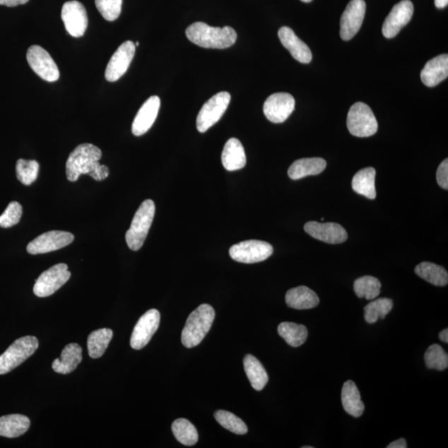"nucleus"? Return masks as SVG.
I'll return each instance as SVG.
<instances>
[{
	"label": "nucleus",
	"mask_w": 448,
	"mask_h": 448,
	"mask_svg": "<svg viewBox=\"0 0 448 448\" xmlns=\"http://www.w3.org/2000/svg\"><path fill=\"white\" fill-rule=\"evenodd\" d=\"M102 151L93 144H81L70 154L66 164V178L71 182L77 181L80 175H88L93 179L102 181L108 177V167L99 163Z\"/></svg>",
	"instance_id": "f257e3e1"
},
{
	"label": "nucleus",
	"mask_w": 448,
	"mask_h": 448,
	"mask_svg": "<svg viewBox=\"0 0 448 448\" xmlns=\"http://www.w3.org/2000/svg\"><path fill=\"white\" fill-rule=\"evenodd\" d=\"M185 33L189 41L204 49H228L235 44L237 37L236 31L230 26L211 27L203 22L193 23Z\"/></svg>",
	"instance_id": "f03ea898"
},
{
	"label": "nucleus",
	"mask_w": 448,
	"mask_h": 448,
	"mask_svg": "<svg viewBox=\"0 0 448 448\" xmlns=\"http://www.w3.org/2000/svg\"><path fill=\"white\" fill-rule=\"evenodd\" d=\"M214 317H216V312L211 305H200L189 314L185 323L182 335H181L182 344L186 348L199 346L211 331Z\"/></svg>",
	"instance_id": "7ed1b4c3"
},
{
	"label": "nucleus",
	"mask_w": 448,
	"mask_h": 448,
	"mask_svg": "<svg viewBox=\"0 0 448 448\" xmlns=\"http://www.w3.org/2000/svg\"><path fill=\"white\" fill-rule=\"evenodd\" d=\"M155 213V205L151 199H146L141 204L131 222V228L126 233L129 249L138 251L141 249L149 232Z\"/></svg>",
	"instance_id": "20e7f679"
},
{
	"label": "nucleus",
	"mask_w": 448,
	"mask_h": 448,
	"mask_svg": "<svg viewBox=\"0 0 448 448\" xmlns=\"http://www.w3.org/2000/svg\"><path fill=\"white\" fill-rule=\"evenodd\" d=\"M39 348V341L35 336L20 338L0 355V375H6L17 368Z\"/></svg>",
	"instance_id": "39448f33"
},
{
	"label": "nucleus",
	"mask_w": 448,
	"mask_h": 448,
	"mask_svg": "<svg viewBox=\"0 0 448 448\" xmlns=\"http://www.w3.org/2000/svg\"><path fill=\"white\" fill-rule=\"evenodd\" d=\"M347 127L353 136L369 137L377 132L378 122L368 105L356 102L348 113Z\"/></svg>",
	"instance_id": "423d86ee"
},
{
	"label": "nucleus",
	"mask_w": 448,
	"mask_h": 448,
	"mask_svg": "<svg viewBox=\"0 0 448 448\" xmlns=\"http://www.w3.org/2000/svg\"><path fill=\"white\" fill-rule=\"evenodd\" d=\"M230 101L231 95L228 92H221L214 95L206 103H204L197 117L198 131L200 133H204L216 125L225 113Z\"/></svg>",
	"instance_id": "0eeeda50"
},
{
	"label": "nucleus",
	"mask_w": 448,
	"mask_h": 448,
	"mask_svg": "<svg viewBox=\"0 0 448 448\" xmlns=\"http://www.w3.org/2000/svg\"><path fill=\"white\" fill-rule=\"evenodd\" d=\"M273 254V247L269 242L247 240L231 247L230 255L238 263L252 264L260 263Z\"/></svg>",
	"instance_id": "6e6552de"
},
{
	"label": "nucleus",
	"mask_w": 448,
	"mask_h": 448,
	"mask_svg": "<svg viewBox=\"0 0 448 448\" xmlns=\"http://www.w3.org/2000/svg\"><path fill=\"white\" fill-rule=\"evenodd\" d=\"M71 278L68 265L59 264L44 271L36 280L33 293L37 297H47L54 294Z\"/></svg>",
	"instance_id": "1a4fd4ad"
},
{
	"label": "nucleus",
	"mask_w": 448,
	"mask_h": 448,
	"mask_svg": "<svg viewBox=\"0 0 448 448\" xmlns=\"http://www.w3.org/2000/svg\"><path fill=\"white\" fill-rule=\"evenodd\" d=\"M28 65L35 73L47 82L54 83L59 78V70L54 59L45 49L33 45L27 52Z\"/></svg>",
	"instance_id": "9d476101"
},
{
	"label": "nucleus",
	"mask_w": 448,
	"mask_h": 448,
	"mask_svg": "<svg viewBox=\"0 0 448 448\" xmlns=\"http://www.w3.org/2000/svg\"><path fill=\"white\" fill-rule=\"evenodd\" d=\"M74 240L73 235L64 231H49L37 237L27 246L28 254H44L69 245Z\"/></svg>",
	"instance_id": "9b49d317"
},
{
	"label": "nucleus",
	"mask_w": 448,
	"mask_h": 448,
	"mask_svg": "<svg viewBox=\"0 0 448 448\" xmlns=\"http://www.w3.org/2000/svg\"><path fill=\"white\" fill-rule=\"evenodd\" d=\"M61 16L66 32L71 37H80L84 35L88 26V17L83 4L76 0L66 2L61 8Z\"/></svg>",
	"instance_id": "f8f14e48"
},
{
	"label": "nucleus",
	"mask_w": 448,
	"mask_h": 448,
	"mask_svg": "<svg viewBox=\"0 0 448 448\" xmlns=\"http://www.w3.org/2000/svg\"><path fill=\"white\" fill-rule=\"evenodd\" d=\"M160 314L155 309L146 312L138 321L131 337V346L134 350H141L148 345L152 336L158 330Z\"/></svg>",
	"instance_id": "ddd939ff"
},
{
	"label": "nucleus",
	"mask_w": 448,
	"mask_h": 448,
	"mask_svg": "<svg viewBox=\"0 0 448 448\" xmlns=\"http://www.w3.org/2000/svg\"><path fill=\"white\" fill-rule=\"evenodd\" d=\"M136 54V45L131 41L124 42L110 59L105 78L110 83L117 82L125 74Z\"/></svg>",
	"instance_id": "4468645a"
},
{
	"label": "nucleus",
	"mask_w": 448,
	"mask_h": 448,
	"mask_svg": "<svg viewBox=\"0 0 448 448\" xmlns=\"http://www.w3.org/2000/svg\"><path fill=\"white\" fill-rule=\"evenodd\" d=\"M366 12L364 0H351L341 20V37L343 40L349 41L359 32L363 23Z\"/></svg>",
	"instance_id": "2eb2a0df"
},
{
	"label": "nucleus",
	"mask_w": 448,
	"mask_h": 448,
	"mask_svg": "<svg viewBox=\"0 0 448 448\" xmlns=\"http://www.w3.org/2000/svg\"><path fill=\"white\" fill-rule=\"evenodd\" d=\"M413 4L410 0H402L395 4L387 18H385L382 32L387 39H393L399 35L404 26L412 20Z\"/></svg>",
	"instance_id": "dca6fc26"
},
{
	"label": "nucleus",
	"mask_w": 448,
	"mask_h": 448,
	"mask_svg": "<svg viewBox=\"0 0 448 448\" xmlns=\"http://www.w3.org/2000/svg\"><path fill=\"white\" fill-rule=\"evenodd\" d=\"M294 109L295 99L292 95L278 93L271 95L266 100L264 112L271 122L283 123L292 115Z\"/></svg>",
	"instance_id": "f3484780"
},
{
	"label": "nucleus",
	"mask_w": 448,
	"mask_h": 448,
	"mask_svg": "<svg viewBox=\"0 0 448 448\" xmlns=\"http://www.w3.org/2000/svg\"><path fill=\"white\" fill-rule=\"evenodd\" d=\"M304 230L316 240L331 244H342L348 238L345 228L336 223L308 222L305 224Z\"/></svg>",
	"instance_id": "a211bd4d"
},
{
	"label": "nucleus",
	"mask_w": 448,
	"mask_h": 448,
	"mask_svg": "<svg viewBox=\"0 0 448 448\" xmlns=\"http://www.w3.org/2000/svg\"><path fill=\"white\" fill-rule=\"evenodd\" d=\"M160 107V99L157 96L151 97L142 105L132 124L133 135L141 136L150 130L158 116Z\"/></svg>",
	"instance_id": "6ab92c4d"
},
{
	"label": "nucleus",
	"mask_w": 448,
	"mask_h": 448,
	"mask_svg": "<svg viewBox=\"0 0 448 448\" xmlns=\"http://www.w3.org/2000/svg\"><path fill=\"white\" fill-rule=\"evenodd\" d=\"M278 37L282 45L292 54L295 60L302 64H310L312 60V54L310 47L305 44L288 27L281 28Z\"/></svg>",
	"instance_id": "aec40b11"
},
{
	"label": "nucleus",
	"mask_w": 448,
	"mask_h": 448,
	"mask_svg": "<svg viewBox=\"0 0 448 448\" xmlns=\"http://www.w3.org/2000/svg\"><path fill=\"white\" fill-rule=\"evenodd\" d=\"M448 76V56L442 54L428 61L421 71V79L428 88L436 87Z\"/></svg>",
	"instance_id": "412c9836"
},
{
	"label": "nucleus",
	"mask_w": 448,
	"mask_h": 448,
	"mask_svg": "<svg viewBox=\"0 0 448 448\" xmlns=\"http://www.w3.org/2000/svg\"><path fill=\"white\" fill-rule=\"evenodd\" d=\"M222 163L228 171H236L244 168L247 163L244 148L237 138H231L224 146Z\"/></svg>",
	"instance_id": "4be33fe9"
},
{
	"label": "nucleus",
	"mask_w": 448,
	"mask_h": 448,
	"mask_svg": "<svg viewBox=\"0 0 448 448\" xmlns=\"http://www.w3.org/2000/svg\"><path fill=\"white\" fill-rule=\"evenodd\" d=\"M83 360V350L78 344L71 343L61 351L60 359L52 362V370L56 373L68 375L73 372Z\"/></svg>",
	"instance_id": "5701e85b"
},
{
	"label": "nucleus",
	"mask_w": 448,
	"mask_h": 448,
	"mask_svg": "<svg viewBox=\"0 0 448 448\" xmlns=\"http://www.w3.org/2000/svg\"><path fill=\"white\" fill-rule=\"evenodd\" d=\"M285 303L295 310H308L317 307L320 299L314 290L301 285L288 290L285 294Z\"/></svg>",
	"instance_id": "b1692460"
},
{
	"label": "nucleus",
	"mask_w": 448,
	"mask_h": 448,
	"mask_svg": "<svg viewBox=\"0 0 448 448\" xmlns=\"http://www.w3.org/2000/svg\"><path fill=\"white\" fill-rule=\"evenodd\" d=\"M326 168V161L322 158H304L293 162L288 170L289 177L301 179L310 175H317Z\"/></svg>",
	"instance_id": "393cba45"
},
{
	"label": "nucleus",
	"mask_w": 448,
	"mask_h": 448,
	"mask_svg": "<svg viewBox=\"0 0 448 448\" xmlns=\"http://www.w3.org/2000/svg\"><path fill=\"white\" fill-rule=\"evenodd\" d=\"M343 408L347 413L355 418H360L364 413L365 404L361 401L360 394L355 382L348 380L343 385L341 392Z\"/></svg>",
	"instance_id": "a878e982"
},
{
	"label": "nucleus",
	"mask_w": 448,
	"mask_h": 448,
	"mask_svg": "<svg viewBox=\"0 0 448 448\" xmlns=\"http://www.w3.org/2000/svg\"><path fill=\"white\" fill-rule=\"evenodd\" d=\"M30 420L22 414H9L0 418V436L8 438L20 437L30 428Z\"/></svg>",
	"instance_id": "bb28decb"
},
{
	"label": "nucleus",
	"mask_w": 448,
	"mask_h": 448,
	"mask_svg": "<svg viewBox=\"0 0 448 448\" xmlns=\"http://www.w3.org/2000/svg\"><path fill=\"white\" fill-rule=\"evenodd\" d=\"M244 365L252 388L257 391L263 390L269 379L264 365L252 355H247L244 357Z\"/></svg>",
	"instance_id": "cd10ccee"
},
{
	"label": "nucleus",
	"mask_w": 448,
	"mask_h": 448,
	"mask_svg": "<svg viewBox=\"0 0 448 448\" xmlns=\"http://www.w3.org/2000/svg\"><path fill=\"white\" fill-rule=\"evenodd\" d=\"M376 170L372 167L358 171L352 180V189L357 194L370 199L376 198Z\"/></svg>",
	"instance_id": "c85d7f7f"
},
{
	"label": "nucleus",
	"mask_w": 448,
	"mask_h": 448,
	"mask_svg": "<svg viewBox=\"0 0 448 448\" xmlns=\"http://www.w3.org/2000/svg\"><path fill=\"white\" fill-rule=\"evenodd\" d=\"M415 273L419 278L427 281L428 283L437 285V287H445L448 283V273L442 266L428 261H424L418 264L415 268Z\"/></svg>",
	"instance_id": "c756f323"
},
{
	"label": "nucleus",
	"mask_w": 448,
	"mask_h": 448,
	"mask_svg": "<svg viewBox=\"0 0 448 448\" xmlns=\"http://www.w3.org/2000/svg\"><path fill=\"white\" fill-rule=\"evenodd\" d=\"M113 337L109 328L99 329L90 334L88 339V354L90 358L98 359L104 355Z\"/></svg>",
	"instance_id": "7c9ffc66"
},
{
	"label": "nucleus",
	"mask_w": 448,
	"mask_h": 448,
	"mask_svg": "<svg viewBox=\"0 0 448 448\" xmlns=\"http://www.w3.org/2000/svg\"><path fill=\"white\" fill-rule=\"evenodd\" d=\"M279 336L293 347H299L307 341L308 331L306 326L293 322L281 323L278 328Z\"/></svg>",
	"instance_id": "2f4dec72"
},
{
	"label": "nucleus",
	"mask_w": 448,
	"mask_h": 448,
	"mask_svg": "<svg viewBox=\"0 0 448 448\" xmlns=\"http://www.w3.org/2000/svg\"><path fill=\"white\" fill-rule=\"evenodd\" d=\"M172 431L176 440L184 446H194L199 441L196 428L187 419H176L172 424Z\"/></svg>",
	"instance_id": "473e14b6"
},
{
	"label": "nucleus",
	"mask_w": 448,
	"mask_h": 448,
	"mask_svg": "<svg viewBox=\"0 0 448 448\" xmlns=\"http://www.w3.org/2000/svg\"><path fill=\"white\" fill-rule=\"evenodd\" d=\"M381 283L379 279L371 276H362L355 280V293L359 298H365L372 301L380 294Z\"/></svg>",
	"instance_id": "72a5a7b5"
},
{
	"label": "nucleus",
	"mask_w": 448,
	"mask_h": 448,
	"mask_svg": "<svg viewBox=\"0 0 448 448\" xmlns=\"http://www.w3.org/2000/svg\"><path fill=\"white\" fill-rule=\"evenodd\" d=\"M393 307V301L389 298H379L372 301L364 308L366 322L374 324L379 319H384L392 311Z\"/></svg>",
	"instance_id": "f704fd0d"
},
{
	"label": "nucleus",
	"mask_w": 448,
	"mask_h": 448,
	"mask_svg": "<svg viewBox=\"0 0 448 448\" xmlns=\"http://www.w3.org/2000/svg\"><path fill=\"white\" fill-rule=\"evenodd\" d=\"M214 418L220 425L237 435H244L247 432V427L241 418L237 417L235 414L225 411V410H218L214 413Z\"/></svg>",
	"instance_id": "c9c22d12"
},
{
	"label": "nucleus",
	"mask_w": 448,
	"mask_h": 448,
	"mask_svg": "<svg viewBox=\"0 0 448 448\" xmlns=\"http://www.w3.org/2000/svg\"><path fill=\"white\" fill-rule=\"evenodd\" d=\"M424 360L428 369L442 371L448 367V355L440 345L429 346L424 355Z\"/></svg>",
	"instance_id": "e433bc0d"
},
{
	"label": "nucleus",
	"mask_w": 448,
	"mask_h": 448,
	"mask_svg": "<svg viewBox=\"0 0 448 448\" xmlns=\"http://www.w3.org/2000/svg\"><path fill=\"white\" fill-rule=\"evenodd\" d=\"M40 164L36 160L20 159L16 163L17 178L23 184L30 185L39 175Z\"/></svg>",
	"instance_id": "4c0bfd02"
},
{
	"label": "nucleus",
	"mask_w": 448,
	"mask_h": 448,
	"mask_svg": "<svg viewBox=\"0 0 448 448\" xmlns=\"http://www.w3.org/2000/svg\"><path fill=\"white\" fill-rule=\"evenodd\" d=\"M100 13L107 21H115L122 13V0H95Z\"/></svg>",
	"instance_id": "58836bf2"
},
{
	"label": "nucleus",
	"mask_w": 448,
	"mask_h": 448,
	"mask_svg": "<svg viewBox=\"0 0 448 448\" xmlns=\"http://www.w3.org/2000/svg\"><path fill=\"white\" fill-rule=\"evenodd\" d=\"M23 213V208L20 203L11 202L8 205L6 211L0 216V227L11 228L20 223Z\"/></svg>",
	"instance_id": "ea45409f"
},
{
	"label": "nucleus",
	"mask_w": 448,
	"mask_h": 448,
	"mask_svg": "<svg viewBox=\"0 0 448 448\" xmlns=\"http://www.w3.org/2000/svg\"><path fill=\"white\" fill-rule=\"evenodd\" d=\"M437 182L440 187L444 189H448V160L442 162L437 170Z\"/></svg>",
	"instance_id": "a19ab883"
},
{
	"label": "nucleus",
	"mask_w": 448,
	"mask_h": 448,
	"mask_svg": "<svg viewBox=\"0 0 448 448\" xmlns=\"http://www.w3.org/2000/svg\"><path fill=\"white\" fill-rule=\"evenodd\" d=\"M28 2V0H0V6H4L7 7H16L18 6H22Z\"/></svg>",
	"instance_id": "79ce46f5"
},
{
	"label": "nucleus",
	"mask_w": 448,
	"mask_h": 448,
	"mask_svg": "<svg viewBox=\"0 0 448 448\" xmlns=\"http://www.w3.org/2000/svg\"><path fill=\"white\" fill-rule=\"evenodd\" d=\"M387 448H407V442L404 438L391 442Z\"/></svg>",
	"instance_id": "37998d69"
},
{
	"label": "nucleus",
	"mask_w": 448,
	"mask_h": 448,
	"mask_svg": "<svg viewBox=\"0 0 448 448\" xmlns=\"http://www.w3.org/2000/svg\"><path fill=\"white\" fill-rule=\"evenodd\" d=\"M447 4L448 0H435V6L437 8H444Z\"/></svg>",
	"instance_id": "c03bdc74"
},
{
	"label": "nucleus",
	"mask_w": 448,
	"mask_h": 448,
	"mask_svg": "<svg viewBox=\"0 0 448 448\" xmlns=\"http://www.w3.org/2000/svg\"><path fill=\"white\" fill-rule=\"evenodd\" d=\"M440 340L442 342H444V343H446V344H447V343H448V330H447V329H445V330H443L442 332H440Z\"/></svg>",
	"instance_id": "a18cd8bd"
},
{
	"label": "nucleus",
	"mask_w": 448,
	"mask_h": 448,
	"mask_svg": "<svg viewBox=\"0 0 448 448\" xmlns=\"http://www.w3.org/2000/svg\"><path fill=\"white\" fill-rule=\"evenodd\" d=\"M301 1H302L304 3H310V2H312V0H301Z\"/></svg>",
	"instance_id": "49530a36"
},
{
	"label": "nucleus",
	"mask_w": 448,
	"mask_h": 448,
	"mask_svg": "<svg viewBox=\"0 0 448 448\" xmlns=\"http://www.w3.org/2000/svg\"><path fill=\"white\" fill-rule=\"evenodd\" d=\"M135 45H136V47H139L140 42H136Z\"/></svg>",
	"instance_id": "de8ad7c7"
},
{
	"label": "nucleus",
	"mask_w": 448,
	"mask_h": 448,
	"mask_svg": "<svg viewBox=\"0 0 448 448\" xmlns=\"http://www.w3.org/2000/svg\"><path fill=\"white\" fill-rule=\"evenodd\" d=\"M303 448H313V447L311 446H306V447H302Z\"/></svg>",
	"instance_id": "09e8293b"
}]
</instances>
